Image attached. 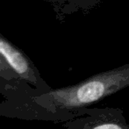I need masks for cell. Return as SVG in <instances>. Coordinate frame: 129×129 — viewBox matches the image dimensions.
I'll return each instance as SVG.
<instances>
[{"mask_svg": "<svg viewBox=\"0 0 129 129\" xmlns=\"http://www.w3.org/2000/svg\"><path fill=\"white\" fill-rule=\"evenodd\" d=\"M66 129H129L123 109L119 107H90L82 117L67 121Z\"/></svg>", "mask_w": 129, "mask_h": 129, "instance_id": "2", "label": "cell"}, {"mask_svg": "<svg viewBox=\"0 0 129 129\" xmlns=\"http://www.w3.org/2000/svg\"><path fill=\"white\" fill-rule=\"evenodd\" d=\"M129 87V63L95 74L77 84L50 90L40 97L52 114L71 120L87 113L96 103Z\"/></svg>", "mask_w": 129, "mask_h": 129, "instance_id": "1", "label": "cell"}, {"mask_svg": "<svg viewBox=\"0 0 129 129\" xmlns=\"http://www.w3.org/2000/svg\"><path fill=\"white\" fill-rule=\"evenodd\" d=\"M12 70L9 69V67L6 65V63L4 61V60L0 57V73H7V72H11Z\"/></svg>", "mask_w": 129, "mask_h": 129, "instance_id": "4", "label": "cell"}, {"mask_svg": "<svg viewBox=\"0 0 129 129\" xmlns=\"http://www.w3.org/2000/svg\"><path fill=\"white\" fill-rule=\"evenodd\" d=\"M0 57L9 69L20 78L33 83L37 82L35 68L30 60L2 36H0Z\"/></svg>", "mask_w": 129, "mask_h": 129, "instance_id": "3", "label": "cell"}]
</instances>
